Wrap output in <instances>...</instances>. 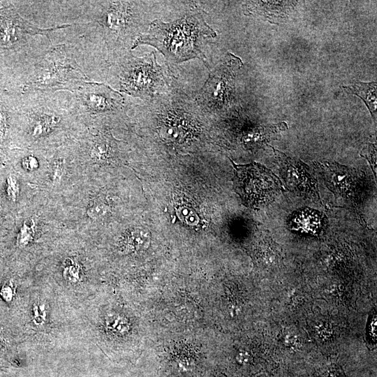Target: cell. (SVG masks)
<instances>
[{
    "mask_svg": "<svg viewBox=\"0 0 377 377\" xmlns=\"http://www.w3.org/2000/svg\"><path fill=\"white\" fill-rule=\"evenodd\" d=\"M145 2L80 1L77 23L87 24L108 52L109 66L131 50L146 24Z\"/></svg>",
    "mask_w": 377,
    "mask_h": 377,
    "instance_id": "6da1fadb",
    "label": "cell"
},
{
    "mask_svg": "<svg viewBox=\"0 0 377 377\" xmlns=\"http://www.w3.org/2000/svg\"><path fill=\"white\" fill-rule=\"evenodd\" d=\"M72 310L41 276H35L24 305L14 324L27 343L52 349L73 334Z\"/></svg>",
    "mask_w": 377,
    "mask_h": 377,
    "instance_id": "7a4b0ae2",
    "label": "cell"
},
{
    "mask_svg": "<svg viewBox=\"0 0 377 377\" xmlns=\"http://www.w3.org/2000/svg\"><path fill=\"white\" fill-rule=\"evenodd\" d=\"M216 36L203 11L193 5L175 21L165 22L156 19L151 22L148 29L136 38L131 50L143 45L154 47L164 56L168 70L172 66L194 59H200L208 68L202 47L208 39Z\"/></svg>",
    "mask_w": 377,
    "mask_h": 377,
    "instance_id": "3957f363",
    "label": "cell"
},
{
    "mask_svg": "<svg viewBox=\"0 0 377 377\" xmlns=\"http://www.w3.org/2000/svg\"><path fill=\"white\" fill-rule=\"evenodd\" d=\"M71 93L29 91L20 94L16 124L32 145L54 140L82 122Z\"/></svg>",
    "mask_w": 377,
    "mask_h": 377,
    "instance_id": "277c9868",
    "label": "cell"
},
{
    "mask_svg": "<svg viewBox=\"0 0 377 377\" xmlns=\"http://www.w3.org/2000/svg\"><path fill=\"white\" fill-rule=\"evenodd\" d=\"M139 105L154 119L156 133L165 145L189 146L201 135L202 110L172 82L166 91Z\"/></svg>",
    "mask_w": 377,
    "mask_h": 377,
    "instance_id": "5b68a950",
    "label": "cell"
},
{
    "mask_svg": "<svg viewBox=\"0 0 377 377\" xmlns=\"http://www.w3.org/2000/svg\"><path fill=\"white\" fill-rule=\"evenodd\" d=\"M91 81L70 46L65 43L52 45L31 68L20 93L38 91L73 94Z\"/></svg>",
    "mask_w": 377,
    "mask_h": 377,
    "instance_id": "8992f818",
    "label": "cell"
},
{
    "mask_svg": "<svg viewBox=\"0 0 377 377\" xmlns=\"http://www.w3.org/2000/svg\"><path fill=\"white\" fill-rule=\"evenodd\" d=\"M47 276H41L71 309L80 308L98 293V281L83 252L57 253Z\"/></svg>",
    "mask_w": 377,
    "mask_h": 377,
    "instance_id": "52a82bcc",
    "label": "cell"
},
{
    "mask_svg": "<svg viewBox=\"0 0 377 377\" xmlns=\"http://www.w3.org/2000/svg\"><path fill=\"white\" fill-rule=\"evenodd\" d=\"M109 80L118 87V91L145 101L168 89L172 79L156 61L154 52L142 57L130 52L109 66Z\"/></svg>",
    "mask_w": 377,
    "mask_h": 377,
    "instance_id": "ba28073f",
    "label": "cell"
},
{
    "mask_svg": "<svg viewBox=\"0 0 377 377\" xmlns=\"http://www.w3.org/2000/svg\"><path fill=\"white\" fill-rule=\"evenodd\" d=\"M231 162L235 170L234 189L246 206L258 208L284 191L279 177L265 166L256 162L245 165Z\"/></svg>",
    "mask_w": 377,
    "mask_h": 377,
    "instance_id": "9c48e42d",
    "label": "cell"
},
{
    "mask_svg": "<svg viewBox=\"0 0 377 377\" xmlns=\"http://www.w3.org/2000/svg\"><path fill=\"white\" fill-rule=\"evenodd\" d=\"M242 65L239 57L228 53L210 71L195 98L202 111L218 112L226 110L230 105L234 96L235 75Z\"/></svg>",
    "mask_w": 377,
    "mask_h": 377,
    "instance_id": "30bf717a",
    "label": "cell"
},
{
    "mask_svg": "<svg viewBox=\"0 0 377 377\" xmlns=\"http://www.w3.org/2000/svg\"><path fill=\"white\" fill-rule=\"evenodd\" d=\"M72 95L82 121L97 123L98 119L121 114L126 110L123 95L103 82H89Z\"/></svg>",
    "mask_w": 377,
    "mask_h": 377,
    "instance_id": "8fae6325",
    "label": "cell"
},
{
    "mask_svg": "<svg viewBox=\"0 0 377 377\" xmlns=\"http://www.w3.org/2000/svg\"><path fill=\"white\" fill-rule=\"evenodd\" d=\"M286 186L297 195L320 200L317 182L307 165L271 147Z\"/></svg>",
    "mask_w": 377,
    "mask_h": 377,
    "instance_id": "7c38bea8",
    "label": "cell"
},
{
    "mask_svg": "<svg viewBox=\"0 0 377 377\" xmlns=\"http://www.w3.org/2000/svg\"><path fill=\"white\" fill-rule=\"evenodd\" d=\"M316 164L325 184L336 195L346 198L354 193L358 182L356 170L336 162Z\"/></svg>",
    "mask_w": 377,
    "mask_h": 377,
    "instance_id": "4fadbf2b",
    "label": "cell"
},
{
    "mask_svg": "<svg viewBox=\"0 0 377 377\" xmlns=\"http://www.w3.org/2000/svg\"><path fill=\"white\" fill-rule=\"evenodd\" d=\"M27 343L21 330L12 323H0V359L10 367L21 368L24 362L19 352V347Z\"/></svg>",
    "mask_w": 377,
    "mask_h": 377,
    "instance_id": "5bb4252c",
    "label": "cell"
},
{
    "mask_svg": "<svg viewBox=\"0 0 377 377\" xmlns=\"http://www.w3.org/2000/svg\"><path fill=\"white\" fill-rule=\"evenodd\" d=\"M96 133L86 136L84 140V151L93 163H105L118 156L119 149L116 140L105 130H96Z\"/></svg>",
    "mask_w": 377,
    "mask_h": 377,
    "instance_id": "9a60e30c",
    "label": "cell"
},
{
    "mask_svg": "<svg viewBox=\"0 0 377 377\" xmlns=\"http://www.w3.org/2000/svg\"><path fill=\"white\" fill-rule=\"evenodd\" d=\"M293 1H249L243 4L245 15L259 17L278 24L294 8Z\"/></svg>",
    "mask_w": 377,
    "mask_h": 377,
    "instance_id": "2e32d148",
    "label": "cell"
},
{
    "mask_svg": "<svg viewBox=\"0 0 377 377\" xmlns=\"http://www.w3.org/2000/svg\"><path fill=\"white\" fill-rule=\"evenodd\" d=\"M325 224V215L316 209L309 208L295 212L288 222V226L292 230L312 235L321 232Z\"/></svg>",
    "mask_w": 377,
    "mask_h": 377,
    "instance_id": "e0dca14e",
    "label": "cell"
},
{
    "mask_svg": "<svg viewBox=\"0 0 377 377\" xmlns=\"http://www.w3.org/2000/svg\"><path fill=\"white\" fill-rule=\"evenodd\" d=\"M20 94L15 97L0 95V147L8 144L10 140L13 121H16L17 106Z\"/></svg>",
    "mask_w": 377,
    "mask_h": 377,
    "instance_id": "ac0fdd59",
    "label": "cell"
},
{
    "mask_svg": "<svg viewBox=\"0 0 377 377\" xmlns=\"http://www.w3.org/2000/svg\"><path fill=\"white\" fill-rule=\"evenodd\" d=\"M286 128L287 125L285 123L251 128L244 131L242 140L247 148H260L270 140L276 139L280 131Z\"/></svg>",
    "mask_w": 377,
    "mask_h": 377,
    "instance_id": "d6986e66",
    "label": "cell"
},
{
    "mask_svg": "<svg viewBox=\"0 0 377 377\" xmlns=\"http://www.w3.org/2000/svg\"><path fill=\"white\" fill-rule=\"evenodd\" d=\"M343 89L347 94H354L364 101L376 122L377 106L376 82H362L355 81L349 85L343 86Z\"/></svg>",
    "mask_w": 377,
    "mask_h": 377,
    "instance_id": "ffe728a7",
    "label": "cell"
},
{
    "mask_svg": "<svg viewBox=\"0 0 377 377\" xmlns=\"http://www.w3.org/2000/svg\"><path fill=\"white\" fill-rule=\"evenodd\" d=\"M3 182V196L8 205L13 207L20 200L21 193L20 181L17 175L12 172H8L1 179Z\"/></svg>",
    "mask_w": 377,
    "mask_h": 377,
    "instance_id": "44dd1931",
    "label": "cell"
},
{
    "mask_svg": "<svg viewBox=\"0 0 377 377\" xmlns=\"http://www.w3.org/2000/svg\"><path fill=\"white\" fill-rule=\"evenodd\" d=\"M67 169L66 158L57 156L50 165V179L53 184H59L64 179Z\"/></svg>",
    "mask_w": 377,
    "mask_h": 377,
    "instance_id": "7402d4cb",
    "label": "cell"
},
{
    "mask_svg": "<svg viewBox=\"0 0 377 377\" xmlns=\"http://www.w3.org/2000/svg\"><path fill=\"white\" fill-rule=\"evenodd\" d=\"M108 204L102 201L93 202L86 210V214L91 220H98L104 217L109 212Z\"/></svg>",
    "mask_w": 377,
    "mask_h": 377,
    "instance_id": "603a6c76",
    "label": "cell"
},
{
    "mask_svg": "<svg viewBox=\"0 0 377 377\" xmlns=\"http://www.w3.org/2000/svg\"><path fill=\"white\" fill-rule=\"evenodd\" d=\"M20 165L24 171L34 172L39 168L40 161L36 154L28 153L20 158Z\"/></svg>",
    "mask_w": 377,
    "mask_h": 377,
    "instance_id": "cb8c5ba5",
    "label": "cell"
},
{
    "mask_svg": "<svg viewBox=\"0 0 377 377\" xmlns=\"http://www.w3.org/2000/svg\"><path fill=\"white\" fill-rule=\"evenodd\" d=\"M363 154L360 155L367 159L372 169L376 171V149L374 144L369 143L366 147L362 149Z\"/></svg>",
    "mask_w": 377,
    "mask_h": 377,
    "instance_id": "d4e9b609",
    "label": "cell"
},
{
    "mask_svg": "<svg viewBox=\"0 0 377 377\" xmlns=\"http://www.w3.org/2000/svg\"><path fill=\"white\" fill-rule=\"evenodd\" d=\"M316 377H343V375L341 374L339 370L334 369L333 370H328L326 374L318 376Z\"/></svg>",
    "mask_w": 377,
    "mask_h": 377,
    "instance_id": "484cf974",
    "label": "cell"
},
{
    "mask_svg": "<svg viewBox=\"0 0 377 377\" xmlns=\"http://www.w3.org/2000/svg\"><path fill=\"white\" fill-rule=\"evenodd\" d=\"M9 367L8 364L0 359V371H5Z\"/></svg>",
    "mask_w": 377,
    "mask_h": 377,
    "instance_id": "4316f807",
    "label": "cell"
},
{
    "mask_svg": "<svg viewBox=\"0 0 377 377\" xmlns=\"http://www.w3.org/2000/svg\"><path fill=\"white\" fill-rule=\"evenodd\" d=\"M3 247H4V242L3 241H1V239H0V257L1 258L2 256V253H3Z\"/></svg>",
    "mask_w": 377,
    "mask_h": 377,
    "instance_id": "83f0119b",
    "label": "cell"
},
{
    "mask_svg": "<svg viewBox=\"0 0 377 377\" xmlns=\"http://www.w3.org/2000/svg\"><path fill=\"white\" fill-rule=\"evenodd\" d=\"M1 260H0V268H1Z\"/></svg>",
    "mask_w": 377,
    "mask_h": 377,
    "instance_id": "f1b7e54d",
    "label": "cell"
}]
</instances>
